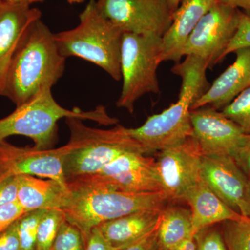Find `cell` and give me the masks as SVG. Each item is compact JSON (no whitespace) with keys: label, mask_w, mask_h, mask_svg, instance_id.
Here are the masks:
<instances>
[{"label":"cell","mask_w":250,"mask_h":250,"mask_svg":"<svg viewBox=\"0 0 250 250\" xmlns=\"http://www.w3.org/2000/svg\"><path fill=\"white\" fill-rule=\"evenodd\" d=\"M197 244L194 236L188 237L183 241L179 243L172 250H197Z\"/></svg>","instance_id":"cell-37"},{"label":"cell","mask_w":250,"mask_h":250,"mask_svg":"<svg viewBox=\"0 0 250 250\" xmlns=\"http://www.w3.org/2000/svg\"><path fill=\"white\" fill-rule=\"evenodd\" d=\"M124 32L100 12L90 0L80 15V24L54 34L59 52L65 59L79 57L101 67L116 81L121 80V52Z\"/></svg>","instance_id":"cell-5"},{"label":"cell","mask_w":250,"mask_h":250,"mask_svg":"<svg viewBox=\"0 0 250 250\" xmlns=\"http://www.w3.org/2000/svg\"><path fill=\"white\" fill-rule=\"evenodd\" d=\"M46 210L40 209L26 212L18 219L20 250H36L39 225Z\"/></svg>","instance_id":"cell-25"},{"label":"cell","mask_w":250,"mask_h":250,"mask_svg":"<svg viewBox=\"0 0 250 250\" xmlns=\"http://www.w3.org/2000/svg\"><path fill=\"white\" fill-rule=\"evenodd\" d=\"M208 68L204 59L194 55L185 56L184 62L176 63L171 71L182 79L179 97H189L192 99V104L201 98L211 85L207 77Z\"/></svg>","instance_id":"cell-22"},{"label":"cell","mask_w":250,"mask_h":250,"mask_svg":"<svg viewBox=\"0 0 250 250\" xmlns=\"http://www.w3.org/2000/svg\"><path fill=\"white\" fill-rule=\"evenodd\" d=\"M65 219V213L62 210H46L39 225L36 250L52 249L59 228Z\"/></svg>","instance_id":"cell-24"},{"label":"cell","mask_w":250,"mask_h":250,"mask_svg":"<svg viewBox=\"0 0 250 250\" xmlns=\"http://www.w3.org/2000/svg\"><path fill=\"white\" fill-rule=\"evenodd\" d=\"M17 197L16 177L0 181V207L16 201Z\"/></svg>","instance_id":"cell-33"},{"label":"cell","mask_w":250,"mask_h":250,"mask_svg":"<svg viewBox=\"0 0 250 250\" xmlns=\"http://www.w3.org/2000/svg\"><path fill=\"white\" fill-rule=\"evenodd\" d=\"M157 229L158 228L141 241L121 250H159L157 243Z\"/></svg>","instance_id":"cell-35"},{"label":"cell","mask_w":250,"mask_h":250,"mask_svg":"<svg viewBox=\"0 0 250 250\" xmlns=\"http://www.w3.org/2000/svg\"><path fill=\"white\" fill-rule=\"evenodd\" d=\"M16 201L25 212L63 208L68 194L67 187L53 179L44 180L35 176H17Z\"/></svg>","instance_id":"cell-20"},{"label":"cell","mask_w":250,"mask_h":250,"mask_svg":"<svg viewBox=\"0 0 250 250\" xmlns=\"http://www.w3.org/2000/svg\"><path fill=\"white\" fill-rule=\"evenodd\" d=\"M67 2L70 4H80V3L83 2L85 0H67Z\"/></svg>","instance_id":"cell-40"},{"label":"cell","mask_w":250,"mask_h":250,"mask_svg":"<svg viewBox=\"0 0 250 250\" xmlns=\"http://www.w3.org/2000/svg\"><path fill=\"white\" fill-rule=\"evenodd\" d=\"M25 213L16 200L0 207V233Z\"/></svg>","instance_id":"cell-30"},{"label":"cell","mask_w":250,"mask_h":250,"mask_svg":"<svg viewBox=\"0 0 250 250\" xmlns=\"http://www.w3.org/2000/svg\"><path fill=\"white\" fill-rule=\"evenodd\" d=\"M201 178L231 209L250 213V178L231 156H202Z\"/></svg>","instance_id":"cell-13"},{"label":"cell","mask_w":250,"mask_h":250,"mask_svg":"<svg viewBox=\"0 0 250 250\" xmlns=\"http://www.w3.org/2000/svg\"><path fill=\"white\" fill-rule=\"evenodd\" d=\"M67 187L62 210L65 220L80 229L85 241L100 224L140 210H161L172 202L164 192L127 193L74 184H67Z\"/></svg>","instance_id":"cell-3"},{"label":"cell","mask_w":250,"mask_h":250,"mask_svg":"<svg viewBox=\"0 0 250 250\" xmlns=\"http://www.w3.org/2000/svg\"><path fill=\"white\" fill-rule=\"evenodd\" d=\"M66 59L59 52L54 34L41 21L30 26L10 65L3 96L16 106L43 86L53 87L65 71Z\"/></svg>","instance_id":"cell-1"},{"label":"cell","mask_w":250,"mask_h":250,"mask_svg":"<svg viewBox=\"0 0 250 250\" xmlns=\"http://www.w3.org/2000/svg\"><path fill=\"white\" fill-rule=\"evenodd\" d=\"M219 2L236 9L244 10L250 16V0H218Z\"/></svg>","instance_id":"cell-36"},{"label":"cell","mask_w":250,"mask_h":250,"mask_svg":"<svg viewBox=\"0 0 250 250\" xmlns=\"http://www.w3.org/2000/svg\"><path fill=\"white\" fill-rule=\"evenodd\" d=\"M70 132L68 152L63 159L65 182L98 174L118 156L128 152L147 154L130 136L127 128L117 125L109 129L90 127L76 118H65Z\"/></svg>","instance_id":"cell-4"},{"label":"cell","mask_w":250,"mask_h":250,"mask_svg":"<svg viewBox=\"0 0 250 250\" xmlns=\"http://www.w3.org/2000/svg\"><path fill=\"white\" fill-rule=\"evenodd\" d=\"M0 250H20L17 220L0 233Z\"/></svg>","instance_id":"cell-32"},{"label":"cell","mask_w":250,"mask_h":250,"mask_svg":"<svg viewBox=\"0 0 250 250\" xmlns=\"http://www.w3.org/2000/svg\"><path fill=\"white\" fill-rule=\"evenodd\" d=\"M249 217H250V216H249Z\"/></svg>","instance_id":"cell-42"},{"label":"cell","mask_w":250,"mask_h":250,"mask_svg":"<svg viewBox=\"0 0 250 250\" xmlns=\"http://www.w3.org/2000/svg\"><path fill=\"white\" fill-rule=\"evenodd\" d=\"M240 11L218 2L200 20L184 47L183 56L200 57L209 68L221 62L236 34Z\"/></svg>","instance_id":"cell-8"},{"label":"cell","mask_w":250,"mask_h":250,"mask_svg":"<svg viewBox=\"0 0 250 250\" xmlns=\"http://www.w3.org/2000/svg\"><path fill=\"white\" fill-rule=\"evenodd\" d=\"M69 149L67 143L56 149H39L0 141V181L27 174L53 179L67 187L62 166Z\"/></svg>","instance_id":"cell-11"},{"label":"cell","mask_w":250,"mask_h":250,"mask_svg":"<svg viewBox=\"0 0 250 250\" xmlns=\"http://www.w3.org/2000/svg\"><path fill=\"white\" fill-rule=\"evenodd\" d=\"M202 154L194 136L159 151L156 165L164 192L171 201L183 200L187 190L201 179Z\"/></svg>","instance_id":"cell-12"},{"label":"cell","mask_w":250,"mask_h":250,"mask_svg":"<svg viewBox=\"0 0 250 250\" xmlns=\"http://www.w3.org/2000/svg\"><path fill=\"white\" fill-rule=\"evenodd\" d=\"M100 12L123 32L162 37L172 24L166 0H97Z\"/></svg>","instance_id":"cell-9"},{"label":"cell","mask_w":250,"mask_h":250,"mask_svg":"<svg viewBox=\"0 0 250 250\" xmlns=\"http://www.w3.org/2000/svg\"><path fill=\"white\" fill-rule=\"evenodd\" d=\"M41 15L30 6L4 2L0 8V95H4L10 65L21 41Z\"/></svg>","instance_id":"cell-15"},{"label":"cell","mask_w":250,"mask_h":250,"mask_svg":"<svg viewBox=\"0 0 250 250\" xmlns=\"http://www.w3.org/2000/svg\"><path fill=\"white\" fill-rule=\"evenodd\" d=\"M234 53L235 62L213 82L208 91L190 106V111L204 106L222 110L250 88V47L238 49Z\"/></svg>","instance_id":"cell-17"},{"label":"cell","mask_w":250,"mask_h":250,"mask_svg":"<svg viewBox=\"0 0 250 250\" xmlns=\"http://www.w3.org/2000/svg\"><path fill=\"white\" fill-rule=\"evenodd\" d=\"M248 47H250V16L240 11L238 29L225 51L224 58L238 49Z\"/></svg>","instance_id":"cell-29"},{"label":"cell","mask_w":250,"mask_h":250,"mask_svg":"<svg viewBox=\"0 0 250 250\" xmlns=\"http://www.w3.org/2000/svg\"><path fill=\"white\" fill-rule=\"evenodd\" d=\"M161 211L140 210L100 224L98 228L112 250L125 249L141 241L158 228Z\"/></svg>","instance_id":"cell-18"},{"label":"cell","mask_w":250,"mask_h":250,"mask_svg":"<svg viewBox=\"0 0 250 250\" xmlns=\"http://www.w3.org/2000/svg\"><path fill=\"white\" fill-rule=\"evenodd\" d=\"M162 37L124 32L121 52L123 86L118 108L134 112L136 102L148 93H160L157 69L162 62Z\"/></svg>","instance_id":"cell-6"},{"label":"cell","mask_w":250,"mask_h":250,"mask_svg":"<svg viewBox=\"0 0 250 250\" xmlns=\"http://www.w3.org/2000/svg\"><path fill=\"white\" fill-rule=\"evenodd\" d=\"M85 250H112L108 246L98 227L90 231L85 241Z\"/></svg>","instance_id":"cell-34"},{"label":"cell","mask_w":250,"mask_h":250,"mask_svg":"<svg viewBox=\"0 0 250 250\" xmlns=\"http://www.w3.org/2000/svg\"><path fill=\"white\" fill-rule=\"evenodd\" d=\"M221 112L236 123L245 134H250V88L242 92Z\"/></svg>","instance_id":"cell-26"},{"label":"cell","mask_w":250,"mask_h":250,"mask_svg":"<svg viewBox=\"0 0 250 250\" xmlns=\"http://www.w3.org/2000/svg\"><path fill=\"white\" fill-rule=\"evenodd\" d=\"M218 0H181L172 14V24L162 36V62H181L184 47L200 20Z\"/></svg>","instance_id":"cell-16"},{"label":"cell","mask_w":250,"mask_h":250,"mask_svg":"<svg viewBox=\"0 0 250 250\" xmlns=\"http://www.w3.org/2000/svg\"><path fill=\"white\" fill-rule=\"evenodd\" d=\"M52 88L42 87L26 103L16 106L13 113L0 119V141L19 135L32 140L37 149H48L57 139V123L62 118L89 120L106 126L118 124V120L108 116L102 105L89 111L62 107L54 100Z\"/></svg>","instance_id":"cell-2"},{"label":"cell","mask_w":250,"mask_h":250,"mask_svg":"<svg viewBox=\"0 0 250 250\" xmlns=\"http://www.w3.org/2000/svg\"><path fill=\"white\" fill-rule=\"evenodd\" d=\"M183 200L190 206L195 234L225 220H241L243 217L225 205L202 178L187 190Z\"/></svg>","instance_id":"cell-19"},{"label":"cell","mask_w":250,"mask_h":250,"mask_svg":"<svg viewBox=\"0 0 250 250\" xmlns=\"http://www.w3.org/2000/svg\"><path fill=\"white\" fill-rule=\"evenodd\" d=\"M224 243L228 250H250V218L228 220L220 223Z\"/></svg>","instance_id":"cell-23"},{"label":"cell","mask_w":250,"mask_h":250,"mask_svg":"<svg viewBox=\"0 0 250 250\" xmlns=\"http://www.w3.org/2000/svg\"><path fill=\"white\" fill-rule=\"evenodd\" d=\"M233 158L241 170L250 178V134H246Z\"/></svg>","instance_id":"cell-31"},{"label":"cell","mask_w":250,"mask_h":250,"mask_svg":"<svg viewBox=\"0 0 250 250\" xmlns=\"http://www.w3.org/2000/svg\"><path fill=\"white\" fill-rule=\"evenodd\" d=\"M4 1H2V0H0V8L2 6V5L4 4Z\"/></svg>","instance_id":"cell-41"},{"label":"cell","mask_w":250,"mask_h":250,"mask_svg":"<svg viewBox=\"0 0 250 250\" xmlns=\"http://www.w3.org/2000/svg\"><path fill=\"white\" fill-rule=\"evenodd\" d=\"M193 136L205 156L234 155L246 134L221 111L210 107L190 111Z\"/></svg>","instance_id":"cell-14"},{"label":"cell","mask_w":250,"mask_h":250,"mask_svg":"<svg viewBox=\"0 0 250 250\" xmlns=\"http://www.w3.org/2000/svg\"><path fill=\"white\" fill-rule=\"evenodd\" d=\"M43 0H2L5 3L8 4L24 5V6H31V4L36 2H41Z\"/></svg>","instance_id":"cell-38"},{"label":"cell","mask_w":250,"mask_h":250,"mask_svg":"<svg viewBox=\"0 0 250 250\" xmlns=\"http://www.w3.org/2000/svg\"><path fill=\"white\" fill-rule=\"evenodd\" d=\"M66 184L134 194L164 192L156 159L140 152H128L118 156L90 177L71 179Z\"/></svg>","instance_id":"cell-7"},{"label":"cell","mask_w":250,"mask_h":250,"mask_svg":"<svg viewBox=\"0 0 250 250\" xmlns=\"http://www.w3.org/2000/svg\"><path fill=\"white\" fill-rule=\"evenodd\" d=\"M169 6H170L171 11L174 13V11L178 8L180 4L181 0H166Z\"/></svg>","instance_id":"cell-39"},{"label":"cell","mask_w":250,"mask_h":250,"mask_svg":"<svg viewBox=\"0 0 250 250\" xmlns=\"http://www.w3.org/2000/svg\"><path fill=\"white\" fill-rule=\"evenodd\" d=\"M192 103L189 97H178L177 103L159 114L148 117L141 126L127 128L128 133L147 154L178 145L193 136L190 121Z\"/></svg>","instance_id":"cell-10"},{"label":"cell","mask_w":250,"mask_h":250,"mask_svg":"<svg viewBox=\"0 0 250 250\" xmlns=\"http://www.w3.org/2000/svg\"><path fill=\"white\" fill-rule=\"evenodd\" d=\"M172 202L161 211L157 229L159 250H172L188 237L195 235L191 210Z\"/></svg>","instance_id":"cell-21"},{"label":"cell","mask_w":250,"mask_h":250,"mask_svg":"<svg viewBox=\"0 0 250 250\" xmlns=\"http://www.w3.org/2000/svg\"><path fill=\"white\" fill-rule=\"evenodd\" d=\"M197 241V250H228L220 226L216 225L203 229L195 234Z\"/></svg>","instance_id":"cell-28"},{"label":"cell","mask_w":250,"mask_h":250,"mask_svg":"<svg viewBox=\"0 0 250 250\" xmlns=\"http://www.w3.org/2000/svg\"><path fill=\"white\" fill-rule=\"evenodd\" d=\"M51 250H85L83 233L80 229L65 219Z\"/></svg>","instance_id":"cell-27"}]
</instances>
